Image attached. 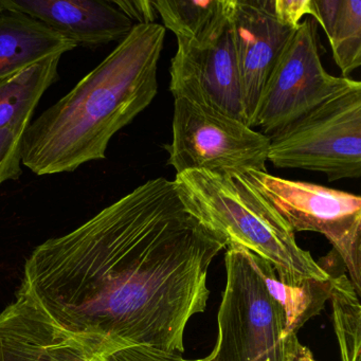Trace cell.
<instances>
[{"label": "cell", "mask_w": 361, "mask_h": 361, "mask_svg": "<svg viewBox=\"0 0 361 361\" xmlns=\"http://www.w3.org/2000/svg\"><path fill=\"white\" fill-rule=\"evenodd\" d=\"M61 59L50 56L0 82V130L30 123L42 97L60 79Z\"/></svg>", "instance_id": "15"}, {"label": "cell", "mask_w": 361, "mask_h": 361, "mask_svg": "<svg viewBox=\"0 0 361 361\" xmlns=\"http://www.w3.org/2000/svg\"><path fill=\"white\" fill-rule=\"evenodd\" d=\"M267 161L320 172L329 181L361 176V83L268 136Z\"/></svg>", "instance_id": "5"}, {"label": "cell", "mask_w": 361, "mask_h": 361, "mask_svg": "<svg viewBox=\"0 0 361 361\" xmlns=\"http://www.w3.org/2000/svg\"><path fill=\"white\" fill-rule=\"evenodd\" d=\"M227 246L159 177L37 246L22 285L96 359L130 346L181 355L188 322L207 307L209 267Z\"/></svg>", "instance_id": "1"}, {"label": "cell", "mask_w": 361, "mask_h": 361, "mask_svg": "<svg viewBox=\"0 0 361 361\" xmlns=\"http://www.w3.org/2000/svg\"><path fill=\"white\" fill-rule=\"evenodd\" d=\"M30 123L7 126L0 130V187L23 175L22 141Z\"/></svg>", "instance_id": "19"}, {"label": "cell", "mask_w": 361, "mask_h": 361, "mask_svg": "<svg viewBox=\"0 0 361 361\" xmlns=\"http://www.w3.org/2000/svg\"><path fill=\"white\" fill-rule=\"evenodd\" d=\"M164 39L161 25L135 24L96 68L30 122L23 136V166L45 176L105 159L113 137L157 96Z\"/></svg>", "instance_id": "2"}, {"label": "cell", "mask_w": 361, "mask_h": 361, "mask_svg": "<svg viewBox=\"0 0 361 361\" xmlns=\"http://www.w3.org/2000/svg\"><path fill=\"white\" fill-rule=\"evenodd\" d=\"M331 298L341 361H360L361 306L348 276H331Z\"/></svg>", "instance_id": "18"}, {"label": "cell", "mask_w": 361, "mask_h": 361, "mask_svg": "<svg viewBox=\"0 0 361 361\" xmlns=\"http://www.w3.org/2000/svg\"><path fill=\"white\" fill-rule=\"evenodd\" d=\"M318 24L302 20L285 46L266 82L251 128L266 136L288 126L359 81L329 75L321 62Z\"/></svg>", "instance_id": "8"}, {"label": "cell", "mask_w": 361, "mask_h": 361, "mask_svg": "<svg viewBox=\"0 0 361 361\" xmlns=\"http://www.w3.org/2000/svg\"><path fill=\"white\" fill-rule=\"evenodd\" d=\"M290 361H316L312 356V350L306 346L302 345L299 340L295 342L293 345V354H291Z\"/></svg>", "instance_id": "23"}, {"label": "cell", "mask_w": 361, "mask_h": 361, "mask_svg": "<svg viewBox=\"0 0 361 361\" xmlns=\"http://www.w3.org/2000/svg\"><path fill=\"white\" fill-rule=\"evenodd\" d=\"M170 75L174 99H185L246 123L230 22L217 39L204 45L177 42Z\"/></svg>", "instance_id": "9"}, {"label": "cell", "mask_w": 361, "mask_h": 361, "mask_svg": "<svg viewBox=\"0 0 361 361\" xmlns=\"http://www.w3.org/2000/svg\"><path fill=\"white\" fill-rule=\"evenodd\" d=\"M240 176L272 204L295 233L310 231L324 235L344 262L360 295V196L268 172L251 171Z\"/></svg>", "instance_id": "7"}, {"label": "cell", "mask_w": 361, "mask_h": 361, "mask_svg": "<svg viewBox=\"0 0 361 361\" xmlns=\"http://www.w3.org/2000/svg\"><path fill=\"white\" fill-rule=\"evenodd\" d=\"M77 48L43 23L0 7V82L54 56Z\"/></svg>", "instance_id": "13"}, {"label": "cell", "mask_w": 361, "mask_h": 361, "mask_svg": "<svg viewBox=\"0 0 361 361\" xmlns=\"http://www.w3.org/2000/svg\"><path fill=\"white\" fill-rule=\"evenodd\" d=\"M229 22L242 85L245 121L251 128L266 82L297 29L281 24L264 0H231Z\"/></svg>", "instance_id": "10"}, {"label": "cell", "mask_w": 361, "mask_h": 361, "mask_svg": "<svg viewBox=\"0 0 361 361\" xmlns=\"http://www.w3.org/2000/svg\"><path fill=\"white\" fill-rule=\"evenodd\" d=\"M97 360L50 320L23 285L0 314V361Z\"/></svg>", "instance_id": "12"}, {"label": "cell", "mask_w": 361, "mask_h": 361, "mask_svg": "<svg viewBox=\"0 0 361 361\" xmlns=\"http://www.w3.org/2000/svg\"><path fill=\"white\" fill-rule=\"evenodd\" d=\"M174 183L181 200L202 223L221 233L228 245H238L269 262L281 282L297 285L331 279L299 247L280 213L240 175L188 171L176 174Z\"/></svg>", "instance_id": "3"}, {"label": "cell", "mask_w": 361, "mask_h": 361, "mask_svg": "<svg viewBox=\"0 0 361 361\" xmlns=\"http://www.w3.org/2000/svg\"><path fill=\"white\" fill-rule=\"evenodd\" d=\"M227 282L214 350L196 361H290L297 335H285L282 308L269 295L253 253L228 245Z\"/></svg>", "instance_id": "4"}, {"label": "cell", "mask_w": 361, "mask_h": 361, "mask_svg": "<svg viewBox=\"0 0 361 361\" xmlns=\"http://www.w3.org/2000/svg\"><path fill=\"white\" fill-rule=\"evenodd\" d=\"M272 16L285 26L298 29L304 16L314 18V0H264Z\"/></svg>", "instance_id": "20"}, {"label": "cell", "mask_w": 361, "mask_h": 361, "mask_svg": "<svg viewBox=\"0 0 361 361\" xmlns=\"http://www.w3.org/2000/svg\"><path fill=\"white\" fill-rule=\"evenodd\" d=\"M124 16H128L136 25L155 24L157 11L152 0H126V1H111Z\"/></svg>", "instance_id": "22"}, {"label": "cell", "mask_w": 361, "mask_h": 361, "mask_svg": "<svg viewBox=\"0 0 361 361\" xmlns=\"http://www.w3.org/2000/svg\"><path fill=\"white\" fill-rule=\"evenodd\" d=\"M97 361H196L187 360L180 354L164 352L149 346H130L106 355Z\"/></svg>", "instance_id": "21"}, {"label": "cell", "mask_w": 361, "mask_h": 361, "mask_svg": "<svg viewBox=\"0 0 361 361\" xmlns=\"http://www.w3.org/2000/svg\"><path fill=\"white\" fill-rule=\"evenodd\" d=\"M177 42L204 45L219 37L229 25L231 0H152Z\"/></svg>", "instance_id": "14"}, {"label": "cell", "mask_w": 361, "mask_h": 361, "mask_svg": "<svg viewBox=\"0 0 361 361\" xmlns=\"http://www.w3.org/2000/svg\"><path fill=\"white\" fill-rule=\"evenodd\" d=\"M173 138L166 145L169 166L188 171L244 175L267 172L269 138L245 122L209 107L174 99Z\"/></svg>", "instance_id": "6"}, {"label": "cell", "mask_w": 361, "mask_h": 361, "mask_svg": "<svg viewBox=\"0 0 361 361\" xmlns=\"http://www.w3.org/2000/svg\"><path fill=\"white\" fill-rule=\"evenodd\" d=\"M314 22L324 30L342 77L361 65L360 0H314Z\"/></svg>", "instance_id": "16"}, {"label": "cell", "mask_w": 361, "mask_h": 361, "mask_svg": "<svg viewBox=\"0 0 361 361\" xmlns=\"http://www.w3.org/2000/svg\"><path fill=\"white\" fill-rule=\"evenodd\" d=\"M0 7L26 14L77 47L92 49L120 43L135 26L109 0H0Z\"/></svg>", "instance_id": "11"}, {"label": "cell", "mask_w": 361, "mask_h": 361, "mask_svg": "<svg viewBox=\"0 0 361 361\" xmlns=\"http://www.w3.org/2000/svg\"><path fill=\"white\" fill-rule=\"evenodd\" d=\"M253 261L263 278L269 295L282 308L285 317V335H297L298 331L314 317L318 316L331 298L329 281L306 280L301 284L281 282L274 266L253 253Z\"/></svg>", "instance_id": "17"}]
</instances>
